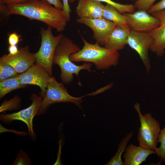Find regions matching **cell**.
Returning a JSON list of instances; mask_svg holds the SVG:
<instances>
[{
  "instance_id": "obj_16",
  "label": "cell",
  "mask_w": 165,
  "mask_h": 165,
  "mask_svg": "<svg viewBox=\"0 0 165 165\" xmlns=\"http://www.w3.org/2000/svg\"><path fill=\"white\" fill-rule=\"evenodd\" d=\"M155 150L148 149L140 145L136 146L130 143L126 148L124 154V165H139L151 154H156Z\"/></svg>"
},
{
  "instance_id": "obj_11",
  "label": "cell",
  "mask_w": 165,
  "mask_h": 165,
  "mask_svg": "<svg viewBox=\"0 0 165 165\" xmlns=\"http://www.w3.org/2000/svg\"><path fill=\"white\" fill-rule=\"evenodd\" d=\"M76 22L90 28L93 31V38L101 46H104L105 41L116 26L112 22L103 17L96 18H79Z\"/></svg>"
},
{
  "instance_id": "obj_15",
  "label": "cell",
  "mask_w": 165,
  "mask_h": 165,
  "mask_svg": "<svg viewBox=\"0 0 165 165\" xmlns=\"http://www.w3.org/2000/svg\"><path fill=\"white\" fill-rule=\"evenodd\" d=\"M105 6L95 0H79L76 13L80 18L96 19L102 17Z\"/></svg>"
},
{
  "instance_id": "obj_7",
  "label": "cell",
  "mask_w": 165,
  "mask_h": 165,
  "mask_svg": "<svg viewBox=\"0 0 165 165\" xmlns=\"http://www.w3.org/2000/svg\"><path fill=\"white\" fill-rule=\"evenodd\" d=\"M42 97L35 94L31 97L32 101L31 105L28 107L18 112L11 114L1 115L0 119L3 122L9 124L15 120H20L27 125L29 134L33 140L36 139L33 126V120L34 116L37 115Z\"/></svg>"
},
{
  "instance_id": "obj_26",
  "label": "cell",
  "mask_w": 165,
  "mask_h": 165,
  "mask_svg": "<svg viewBox=\"0 0 165 165\" xmlns=\"http://www.w3.org/2000/svg\"><path fill=\"white\" fill-rule=\"evenodd\" d=\"M165 9V0H161L156 4H153L147 12L150 13Z\"/></svg>"
},
{
  "instance_id": "obj_22",
  "label": "cell",
  "mask_w": 165,
  "mask_h": 165,
  "mask_svg": "<svg viewBox=\"0 0 165 165\" xmlns=\"http://www.w3.org/2000/svg\"><path fill=\"white\" fill-rule=\"evenodd\" d=\"M160 143V145L159 148H157L156 150V154L157 155L158 158L160 157V162L163 160L165 161V126L163 129L160 130L158 138L157 143Z\"/></svg>"
},
{
  "instance_id": "obj_2",
  "label": "cell",
  "mask_w": 165,
  "mask_h": 165,
  "mask_svg": "<svg viewBox=\"0 0 165 165\" xmlns=\"http://www.w3.org/2000/svg\"><path fill=\"white\" fill-rule=\"evenodd\" d=\"M84 43L82 49L70 56L72 62L85 61L94 63L97 69L106 70L117 65L119 60L118 50L102 47L97 42L92 44L81 36Z\"/></svg>"
},
{
  "instance_id": "obj_13",
  "label": "cell",
  "mask_w": 165,
  "mask_h": 165,
  "mask_svg": "<svg viewBox=\"0 0 165 165\" xmlns=\"http://www.w3.org/2000/svg\"><path fill=\"white\" fill-rule=\"evenodd\" d=\"M151 14L158 19L160 24L157 28L148 32L153 40L150 50L157 56L161 57L165 53V9Z\"/></svg>"
},
{
  "instance_id": "obj_24",
  "label": "cell",
  "mask_w": 165,
  "mask_h": 165,
  "mask_svg": "<svg viewBox=\"0 0 165 165\" xmlns=\"http://www.w3.org/2000/svg\"><path fill=\"white\" fill-rule=\"evenodd\" d=\"M20 101L19 98L16 97L9 101L3 102L0 107V112L16 108L20 103Z\"/></svg>"
},
{
  "instance_id": "obj_19",
  "label": "cell",
  "mask_w": 165,
  "mask_h": 165,
  "mask_svg": "<svg viewBox=\"0 0 165 165\" xmlns=\"http://www.w3.org/2000/svg\"><path fill=\"white\" fill-rule=\"evenodd\" d=\"M133 131L130 132L123 138L119 145L118 149L116 153L111 160L106 165H124V163L122 162L121 159V155L123 152L125 150L129 141L133 136Z\"/></svg>"
},
{
  "instance_id": "obj_21",
  "label": "cell",
  "mask_w": 165,
  "mask_h": 165,
  "mask_svg": "<svg viewBox=\"0 0 165 165\" xmlns=\"http://www.w3.org/2000/svg\"><path fill=\"white\" fill-rule=\"evenodd\" d=\"M17 75L11 66L0 60V82Z\"/></svg>"
},
{
  "instance_id": "obj_27",
  "label": "cell",
  "mask_w": 165,
  "mask_h": 165,
  "mask_svg": "<svg viewBox=\"0 0 165 165\" xmlns=\"http://www.w3.org/2000/svg\"><path fill=\"white\" fill-rule=\"evenodd\" d=\"M62 1L63 6L62 10L68 22L70 20V13L71 12L68 0H62Z\"/></svg>"
},
{
  "instance_id": "obj_6",
  "label": "cell",
  "mask_w": 165,
  "mask_h": 165,
  "mask_svg": "<svg viewBox=\"0 0 165 165\" xmlns=\"http://www.w3.org/2000/svg\"><path fill=\"white\" fill-rule=\"evenodd\" d=\"M82 101L81 97H74L69 95L63 83L58 82L54 77L52 76L36 115L40 116L45 113L52 104L70 102L81 108Z\"/></svg>"
},
{
  "instance_id": "obj_5",
  "label": "cell",
  "mask_w": 165,
  "mask_h": 165,
  "mask_svg": "<svg viewBox=\"0 0 165 165\" xmlns=\"http://www.w3.org/2000/svg\"><path fill=\"white\" fill-rule=\"evenodd\" d=\"M134 107L138 114L141 124L137 136L139 145L155 151L157 148V140L160 131L159 123L150 114L143 115L139 103H136Z\"/></svg>"
},
{
  "instance_id": "obj_18",
  "label": "cell",
  "mask_w": 165,
  "mask_h": 165,
  "mask_svg": "<svg viewBox=\"0 0 165 165\" xmlns=\"http://www.w3.org/2000/svg\"><path fill=\"white\" fill-rule=\"evenodd\" d=\"M17 75L0 82V99L13 90L26 87L27 85L22 84L20 81Z\"/></svg>"
},
{
  "instance_id": "obj_14",
  "label": "cell",
  "mask_w": 165,
  "mask_h": 165,
  "mask_svg": "<svg viewBox=\"0 0 165 165\" xmlns=\"http://www.w3.org/2000/svg\"><path fill=\"white\" fill-rule=\"evenodd\" d=\"M130 31L127 24L116 26L105 41L104 47L118 51L123 49L127 45Z\"/></svg>"
},
{
  "instance_id": "obj_28",
  "label": "cell",
  "mask_w": 165,
  "mask_h": 165,
  "mask_svg": "<svg viewBox=\"0 0 165 165\" xmlns=\"http://www.w3.org/2000/svg\"><path fill=\"white\" fill-rule=\"evenodd\" d=\"M20 35L16 33L13 32L9 36L8 43L9 45H16L20 40Z\"/></svg>"
},
{
  "instance_id": "obj_3",
  "label": "cell",
  "mask_w": 165,
  "mask_h": 165,
  "mask_svg": "<svg viewBox=\"0 0 165 165\" xmlns=\"http://www.w3.org/2000/svg\"><path fill=\"white\" fill-rule=\"evenodd\" d=\"M80 49L73 40L64 36L57 47L54 53L53 64H57L60 67L61 78L65 83H69L73 80V74L78 77L79 72L82 70L91 71L92 64L85 63L81 65H76L72 61L70 56L79 51Z\"/></svg>"
},
{
  "instance_id": "obj_9",
  "label": "cell",
  "mask_w": 165,
  "mask_h": 165,
  "mask_svg": "<svg viewBox=\"0 0 165 165\" xmlns=\"http://www.w3.org/2000/svg\"><path fill=\"white\" fill-rule=\"evenodd\" d=\"M123 14L130 30L134 31L148 33L160 25L158 18L145 10H138L133 13Z\"/></svg>"
},
{
  "instance_id": "obj_32",
  "label": "cell",
  "mask_w": 165,
  "mask_h": 165,
  "mask_svg": "<svg viewBox=\"0 0 165 165\" xmlns=\"http://www.w3.org/2000/svg\"><path fill=\"white\" fill-rule=\"evenodd\" d=\"M2 0H0V3H1L2 1Z\"/></svg>"
},
{
  "instance_id": "obj_30",
  "label": "cell",
  "mask_w": 165,
  "mask_h": 165,
  "mask_svg": "<svg viewBox=\"0 0 165 165\" xmlns=\"http://www.w3.org/2000/svg\"><path fill=\"white\" fill-rule=\"evenodd\" d=\"M28 0H2L0 4L8 5L13 4H17L26 2Z\"/></svg>"
},
{
  "instance_id": "obj_17",
  "label": "cell",
  "mask_w": 165,
  "mask_h": 165,
  "mask_svg": "<svg viewBox=\"0 0 165 165\" xmlns=\"http://www.w3.org/2000/svg\"><path fill=\"white\" fill-rule=\"evenodd\" d=\"M102 17L112 22L116 25L127 24L123 14L119 12L115 7L108 4L104 6Z\"/></svg>"
},
{
  "instance_id": "obj_25",
  "label": "cell",
  "mask_w": 165,
  "mask_h": 165,
  "mask_svg": "<svg viewBox=\"0 0 165 165\" xmlns=\"http://www.w3.org/2000/svg\"><path fill=\"white\" fill-rule=\"evenodd\" d=\"M155 0H137L135 1L134 6L138 10H144L147 12L153 5Z\"/></svg>"
},
{
  "instance_id": "obj_10",
  "label": "cell",
  "mask_w": 165,
  "mask_h": 165,
  "mask_svg": "<svg viewBox=\"0 0 165 165\" xmlns=\"http://www.w3.org/2000/svg\"><path fill=\"white\" fill-rule=\"evenodd\" d=\"M20 82L25 85H33L38 86L42 97L44 96L51 77L46 69L34 64L25 72L17 75Z\"/></svg>"
},
{
  "instance_id": "obj_31",
  "label": "cell",
  "mask_w": 165,
  "mask_h": 165,
  "mask_svg": "<svg viewBox=\"0 0 165 165\" xmlns=\"http://www.w3.org/2000/svg\"><path fill=\"white\" fill-rule=\"evenodd\" d=\"M8 51L9 54L15 55L17 54L19 51V50L16 45H9L8 47Z\"/></svg>"
},
{
  "instance_id": "obj_4",
  "label": "cell",
  "mask_w": 165,
  "mask_h": 165,
  "mask_svg": "<svg viewBox=\"0 0 165 165\" xmlns=\"http://www.w3.org/2000/svg\"><path fill=\"white\" fill-rule=\"evenodd\" d=\"M52 28L49 26L46 29L41 28V46L38 51L35 53L36 59L35 63L45 68L51 76L52 74L55 52L61 39L64 36L62 33L54 36L52 34Z\"/></svg>"
},
{
  "instance_id": "obj_12",
  "label": "cell",
  "mask_w": 165,
  "mask_h": 165,
  "mask_svg": "<svg viewBox=\"0 0 165 165\" xmlns=\"http://www.w3.org/2000/svg\"><path fill=\"white\" fill-rule=\"evenodd\" d=\"M35 53H31L29 47H20L15 55L4 54L0 60L11 66L18 73H23L33 65L36 61Z\"/></svg>"
},
{
  "instance_id": "obj_20",
  "label": "cell",
  "mask_w": 165,
  "mask_h": 165,
  "mask_svg": "<svg viewBox=\"0 0 165 165\" xmlns=\"http://www.w3.org/2000/svg\"><path fill=\"white\" fill-rule=\"evenodd\" d=\"M77 0H68L69 3H72ZM101 2H104L115 7L120 13H133L135 11V8L132 4L126 5L118 3L112 0H95Z\"/></svg>"
},
{
  "instance_id": "obj_23",
  "label": "cell",
  "mask_w": 165,
  "mask_h": 165,
  "mask_svg": "<svg viewBox=\"0 0 165 165\" xmlns=\"http://www.w3.org/2000/svg\"><path fill=\"white\" fill-rule=\"evenodd\" d=\"M31 161L26 152L22 150L19 151L13 165H30Z\"/></svg>"
},
{
  "instance_id": "obj_1",
  "label": "cell",
  "mask_w": 165,
  "mask_h": 165,
  "mask_svg": "<svg viewBox=\"0 0 165 165\" xmlns=\"http://www.w3.org/2000/svg\"><path fill=\"white\" fill-rule=\"evenodd\" d=\"M6 14L18 15L40 21L61 32L68 21L62 10H59L43 0H28L26 2L6 5Z\"/></svg>"
},
{
  "instance_id": "obj_8",
  "label": "cell",
  "mask_w": 165,
  "mask_h": 165,
  "mask_svg": "<svg viewBox=\"0 0 165 165\" xmlns=\"http://www.w3.org/2000/svg\"><path fill=\"white\" fill-rule=\"evenodd\" d=\"M153 39L148 33L130 31L127 45L136 51L145 66L148 73L151 67L148 51L153 43Z\"/></svg>"
},
{
  "instance_id": "obj_29",
  "label": "cell",
  "mask_w": 165,
  "mask_h": 165,
  "mask_svg": "<svg viewBox=\"0 0 165 165\" xmlns=\"http://www.w3.org/2000/svg\"><path fill=\"white\" fill-rule=\"evenodd\" d=\"M50 4L53 5L56 8L61 10L63 9V4L60 0H43Z\"/></svg>"
}]
</instances>
